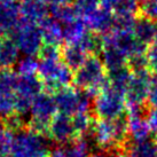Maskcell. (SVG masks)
<instances>
[{"label": "cell", "mask_w": 157, "mask_h": 157, "mask_svg": "<svg viewBox=\"0 0 157 157\" xmlns=\"http://www.w3.org/2000/svg\"><path fill=\"white\" fill-rule=\"evenodd\" d=\"M96 144L105 149L117 148L126 144L128 139V122L126 116L117 119H100L94 125Z\"/></svg>", "instance_id": "obj_1"}, {"label": "cell", "mask_w": 157, "mask_h": 157, "mask_svg": "<svg viewBox=\"0 0 157 157\" xmlns=\"http://www.w3.org/2000/svg\"><path fill=\"white\" fill-rule=\"evenodd\" d=\"M74 82L77 86L84 88L90 93H99L109 86L108 77L105 76V68L101 59L91 55L84 62L82 67L76 70Z\"/></svg>", "instance_id": "obj_2"}, {"label": "cell", "mask_w": 157, "mask_h": 157, "mask_svg": "<svg viewBox=\"0 0 157 157\" xmlns=\"http://www.w3.org/2000/svg\"><path fill=\"white\" fill-rule=\"evenodd\" d=\"M125 108V93L111 87L110 85L98 93L94 102V110L100 119H117L124 116Z\"/></svg>", "instance_id": "obj_3"}, {"label": "cell", "mask_w": 157, "mask_h": 157, "mask_svg": "<svg viewBox=\"0 0 157 157\" xmlns=\"http://www.w3.org/2000/svg\"><path fill=\"white\" fill-rule=\"evenodd\" d=\"M40 79L45 86L52 91H59L68 87V84L74 80L71 69L59 59L43 60L39 64Z\"/></svg>", "instance_id": "obj_4"}, {"label": "cell", "mask_w": 157, "mask_h": 157, "mask_svg": "<svg viewBox=\"0 0 157 157\" xmlns=\"http://www.w3.org/2000/svg\"><path fill=\"white\" fill-rule=\"evenodd\" d=\"M13 30L14 37L12 39L15 41L21 52L29 56L40 52L45 44L41 28H39L36 23L22 21Z\"/></svg>", "instance_id": "obj_5"}, {"label": "cell", "mask_w": 157, "mask_h": 157, "mask_svg": "<svg viewBox=\"0 0 157 157\" xmlns=\"http://www.w3.org/2000/svg\"><path fill=\"white\" fill-rule=\"evenodd\" d=\"M47 144L38 132L26 131L17 134L10 144V157H46Z\"/></svg>", "instance_id": "obj_6"}, {"label": "cell", "mask_w": 157, "mask_h": 157, "mask_svg": "<svg viewBox=\"0 0 157 157\" xmlns=\"http://www.w3.org/2000/svg\"><path fill=\"white\" fill-rule=\"evenodd\" d=\"M57 110L63 115H76L87 113L92 103V95L88 91H76L70 87H64L56 91L54 95Z\"/></svg>", "instance_id": "obj_7"}, {"label": "cell", "mask_w": 157, "mask_h": 157, "mask_svg": "<svg viewBox=\"0 0 157 157\" xmlns=\"http://www.w3.org/2000/svg\"><path fill=\"white\" fill-rule=\"evenodd\" d=\"M103 45H113L121 49L128 57L136 54H146L148 52V46L136 39L133 31L113 29L111 32L102 37Z\"/></svg>", "instance_id": "obj_8"}, {"label": "cell", "mask_w": 157, "mask_h": 157, "mask_svg": "<svg viewBox=\"0 0 157 157\" xmlns=\"http://www.w3.org/2000/svg\"><path fill=\"white\" fill-rule=\"evenodd\" d=\"M150 84H151V77L148 70L133 71L132 78L125 92L126 107L144 105V102L148 100Z\"/></svg>", "instance_id": "obj_9"}, {"label": "cell", "mask_w": 157, "mask_h": 157, "mask_svg": "<svg viewBox=\"0 0 157 157\" xmlns=\"http://www.w3.org/2000/svg\"><path fill=\"white\" fill-rule=\"evenodd\" d=\"M57 110L54 96L40 93L36 98L31 105V117L33 126L37 131L48 128Z\"/></svg>", "instance_id": "obj_10"}, {"label": "cell", "mask_w": 157, "mask_h": 157, "mask_svg": "<svg viewBox=\"0 0 157 157\" xmlns=\"http://www.w3.org/2000/svg\"><path fill=\"white\" fill-rule=\"evenodd\" d=\"M48 132L51 138L57 142H68L69 140L74 139V136L77 134L72 118L63 113L57 115L53 118L48 126Z\"/></svg>", "instance_id": "obj_11"}, {"label": "cell", "mask_w": 157, "mask_h": 157, "mask_svg": "<svg viewBox=\"0 0 157 157\" xmlns=\"http://www.w3.org/2000/svg\"><path fill=\"white\" fill-rule=\"evenodd\" d=\"M84 21L91 30L95 31L98 33L107 35L113 30L116 17L113 15L111 10H108L103 7L101 8L99 7L96 10L84 18Z\"/></svg>", "instance_id": "obj_12"}, {"label": "cell", "mask_w": 157, "mask_h": 157, "mask_svg": "<svg viewBox=\"0 0 157 157\" xmlns=\"http://www.w3.org/2000/svg\"><path fill=\"white\" fill-rule=\"evenodd\" d=\"M23 21L30 23L44 22L47 16V6L45 0H24L20 6Z\"/></svg>", "instance_id": "obj_13"}, {"label": "cell", "mask_w": 157, "mask_h": 157, "mask_svg": "<svg viewBox=\"0 0 157 157\" xmlns=\"http://www.w3.org/2000/svg\"><path fill=\"white\" fill-rule=\"evenodd\" d=\"M101 60L107 71L127 66L128 61L126 55L113 45H103L101 51Z\"/></svg>", "instance_id": "obj_14"}, {"label": "cell", "mask_w": 157, "mask_h": 157, "mask_svg": "<svg viewBox=\"0 0 157 157\" xmlns=\"http://www.w3.org/2000/svg\"><path fill=\"white\" fill-rule=\"evenodd\" d=\"M128 122V136L132 141H144L148 140L151 134V128L149 126L148 121L144 117V115L138 116H127Z\"/></svg>", "instance_id": "obj_15"}, {"label": "cell", "mask_w": 157, "mask_h": 157, "mask_svg": "<svg viewBox=\"0 0 157 157\" xmlns=\"http://www.w3.org/2000/svg\"><path fill=\"white\" fill-rule=\"evenodd\" d=\"M20 15V6L15 1L0 2V29L2 31L14 29L17 25Z\"/></svg>", "instance_id": "obj_16"}, {"label": "cell", "mask_w": 157, "mask_h": 157, "mask_svg": "<svg viewBox=\"0 0 157 157\" xmlns=\"http://www.w3.org/2000/svg\"><path fill=\"white\" fill-rule=\"evenodd\" d=\"M133 33L136 37V39L148 46L149 44L155 41L156 21H153L146 16H141L136 20Z\"/></svg>", "instance_id": "obj_17"}, {"label": "cell", "mask_w": 157, "mask_h": 157, "mask_svg": "<svg viewBox=\"0 0 157 157\" xmlns=\"http://www.w3.org/2000/svg\"><path fill=\"white\" fill-rule=\"evenodd\" d=\"M43 36H44V43L46 45L57 46L61 43L63 38V28L61 23L56 21L55 18H46L43 22Z\"/></svg>", "instance_id": "obj_18"}, {"label": "cell", "mask_w": 157, "mask_h": 157, "mask_svg": "<svg viewBox=\"0 0 157 157\" xmlns=\"http://www.w3.org/2000/svg\"><path fill=\"white\" fill-rule=\"evenodd\" d=\"M85 21H82L80 18H77L72 22L66 24L63 28V38L68 45H77L79 44L85 36L88 33L86 29Z\"/></svg>", "instance_id": "obj_19"}, {"label": "cell", "mask_w": 157, "mask_h": 157, "mask_svg": "<svg viewBox=\"0 0 157 157\" xmlns=\"http://www.w3.org/2000/svg\"><path fill=\"white\" fill-rule=\"evenodd\" d=\"M62 57H63V62L70 69L77 70L87 60L88 56L87 53L79 45H68L62 52Z\"/></svg>", "instance_id": "obj_20"}, {"label": "cell", "mask_w": 157, "mask_h": 157, "mask_svg": "<svg viewBox=\"0 0 157 157\" xmlns=\"http://www.w3.org/2000/svg\"><path fill=\"white\" fill-rule=\"evenodd\" d=\"M108 82L111 87L125 93L132 78V70L128 66L122 67L115 70L108 71Z\"/></svg>", "instance_id": "obj_21"}, {"label": "cell", "mask_w": 157, "mask_h": 157, "mask_svg": "<svg viewBox=\"0 0 157 157\" xmlns=\"http://www.w3.org/2000/svg\"><path fill=\"white\" fill-rule=\"evenodd\" d=\"M17 45L13 39L0 38V67L7 68L13 66L18 57Z\"/></svg>", "instance_id": "obj_22"}, {"label": "cell", "mask_w": 157, "mask_h": 157, "mask_svg": "<svg viewBox=\"0 0 157 157\" xmlns=\"http://www.w3.org/2000/svg\"><path fill=\"white\" fill-rule=\"evenodd\" d=\"M127 153L130 157H157V144L150 139L138 142L132 141Z\"/></svg>", "instance_id": "obj_23"}, {"label": "cell", "mask_w": 157, "mask_h": 157, "mask_svg": "<svg viewBox=\"0 0 157 157\" xmlns=\"http://www.w3.org/2000/svg\"><path fill=\"white\" fill-rule=\"evenodd\" d=\"M100 5L101 0H75L74 8L79 16H84L85 18L99 8Z\"/></svg>", "instance_id": "obj_24"}, {"label": "cell", "mask_w": 157, "mask_h": 157, "mask_svg": "<svg viewBox=\"0 0 157 157\" xmlns=\"http://www.w3.org/2000/svg\"><path fill=\"white\" fill-rule=\"evenodd\" d=\"M72 122H74V126L77 134L86 133L92 126V119L87 115V113H76L72 118Z\"/></svg>", "instance_id": "obj_25"}, {"label": "cell", "mask_w": 157, "mask_h": 157, "mask_svg": "<svg viewBox=\"0 0 157 157\" xmlns=\"http://www.w3.org/2000/svg\"><path fill=\"white\" fill-rule=\"evenodd\" d=\"M113 10L116 12V15L135 16V14L139 10V5L136 0H122Z\"/></svg>", "instance_id": "obj_26"}, {"label": "cell", "mask_w": 157, "mask_h": 157, "mask_svg": "<svg viewBox=\"0 0 157 157\" xmlns=\"http://www.w3.org/2000/svg\"><path fill=\"white\" fill-rule=\"evenodd\" d=\"M127 66L130 67V69L133 71H141V70H147L149 67L148 56L147 53L146 54H136L133 56L128 57Z\"/></svg>", "instance_id": "obj_27"}, {"label": "cell", "mask_w": 157, "mask_h": 157, "mask_svg": "<svg viewBox=\"0 0 157 157\" xmlns=\"http://www.w3.org/2000/svg\"><path fill=\"white\" fill-rule=\"evenodd\" d=\"M39 69V64L31 56L24 59L18 64L20 75H36V71Z\"/></svg>", "instance_id": "obj_28"}, {"label": "cell", "mask_w": 157, "mask_h": 157, "mask_svg": "<svg viewBox=\"0 0 157 157\" xmlns=\"http://www.w3.org/2000/svg\"><path fill=\"white\" fill-rule=\"evenodd\" d=\"M140 10L142 16H146L153 21H157V0H146Z\"/></svg>", "instance_id": "obj_29"}, {"label": "cell", "mask_w": 157, "mask_h": 157, "mask_svg": "<svg viewBox=\"0 0 157 157\" xmlns=\"http://www.w3.org/2000/svg\"><path fill=\"white\" fill-rule=\"evenodd\" d=\"M12 140L9 134L5 131H0V157H8L10 153V144Z\"/></svg>", "instance_id": "obj_30"}, {"label": "cell", "mask_w": 157, "mask_h": 157, "mask_svg": "<svg viewBox=\"0 0 157 157\" xmlns=\"http://www.w3.org/2000/svg\"><path fill=\"white\" fill-rule=\"evenodd\" d=\"M147 56H148L149 68L153 70L155 75L157 74V45L154 44L151 47L148 49L147 52Z\"/></svg>", "instance_id": "obj_31"}, {"label": "cell", "mask_w": 157, "mask_h": 157, "mask_svg": "<svg viewBox=\"0 0 157 157\" xmlns=\"http://www.w3.org/2000/svg\"><path fill=\"white\" fill-rule=\"evenodd\" d=\"M147 121L149 123V126L151 131L157 133V107H154L147 113Z\"/></svg>", "instance_id": "obj_32"}, {"label": "cell", "mask_w": 157, "mask_h": 157, "mask_svg": "<svg viewBox=\"0 0 157 157\" xmlns=\"http://www.w3.org/2000/svg\"><path fill=\"white\" fill-rule=\"evenodd\" d=\"M121 1L122 0H101V7L108 9V10H113Z\"/></svg>", "instance_id": "obj_33"}, {"label": "cell", "mask_w": 157, "mask_h": 157, "mask_svg": "<svg viewBox=\"0 0 157 157\" xmlns=\"http://www.w3.org/2000/svg\"><path fill=\"white\" fill-rule=\"evenodd\" d=\"M45 1L52 4L53 6H63V5L68 4L70 0H45Z\"/></svg>", "instance_id": "obj_34"}, {"label": "cell", "mask_w": 157, "mask_h": 157, "mask_svg": "<svg viewBox=\"0 0 157 157\" xmlns=\"http://www.w3.org/2000/svg\"><path fill=\"white\" fill-rule=\"evenodd\" d=\"M51 157H67L66 149H56V150H54L52 155H51Z\"/></svg>", "instance_id": "obj_35"}, {"label": "cell", "mask_w": 157, "mask_h": 157, "mask_svg": "<svg viewBox=\"0 0 157 157\" xmlns=\"http://www.w3.org/2000/svg\"><path fill=\"white\" fill-rule=\"evenodd\" d=\"M113 157H130V156H127L125 153H117V154H115Z\"/></svg>", "instance_id": "obj_36"}, {"label": "cell", "mask_w": 157, "mask_h": 157, "mask_svg": "<svg viewBox=\"0 0 157 157\" xmlns=\"http://www.w3.org/2000/svg\"><path fill=\"white\" fill-rule=\"evenodd\" d=\"M88 157H105L103 154H93V155H91V156Z\"/></svg>", "instance_id": "obj_37"}, {"label": "cell", "mask_w": 157, "mask_h": 157, "mask_svg": "<svg viewBox=\"0 0 157 157\" xmlns=\"http://www.w3.org/2000/svg\"><path fill=\"white\" fill-rule=\"evenodd\" d=\"M154 44L157 45V21H156V33H155V41H154Z\"/></svg>", "instance_id": "obj_38"}, {"label": "cell", "mask_w": 157, "mask_h": 157, "mask_svg": "<svg viewBox=\"0 0 157 157\" xmlns=\"http://www.w3.org/2000/svg\"><path fill=\"white\" fill-rule=\"evenodd\" d=\"M1 33H2V30H1V29H0V36H1Z\"/></svg>", "instance_id": "obj_39"}, {"label": "cell", "mask_w": 157, "mask_h": 157, "mask_svg": "<svg viewBox=\"0 0 157 157\" xmlns=\"http://www.w3.org/2000/svg\"><path fill=\"white\" fill-rule=\"evenodd\" d=\"M156 144H157V141H156Z\"/></svg>", "instance_id": "obj_40"}, {"label": "cell", "mask_w": 157, "mask_h": 157, "mask_svg": "<svg viewBox=\"0 0 157 157\" xmlns=\"http://www.w3.org/2000/svg\"><path fill=\"white\" fill-rule=\"evenodd\" d=\"M136 1H138V0H136Z\"/></svg>", "instance_id": "obj_41"}]
</instances>
